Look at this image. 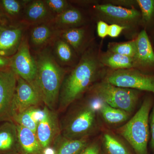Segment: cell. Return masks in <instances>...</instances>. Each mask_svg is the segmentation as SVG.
<instances>
[{
    "label": "cell",
    "mask_w": 154,
    "mask_h": 154,
    "mask_svg": "<svg viewBox=\"0 0 154 154\" xmlns=\"http://www.w3.org/2000/svg\"><path fill=\"white\" fill-rule=\"evenodd\" d=\"M99 55L93 46H89L80 57L78 63L69 70L61 88L60 110L66 109L94 85L104 67Z\"/></svg>",
    "instance_id": "1"
},
{
    "label": "cell",
    "mask_w": 154,
    "mask_h": 154,
    "mask_svg": "<svg viewBox=\"0 0 154 154\" xmlns=\"http://www.w3.org/2000/svg\"><path fill=\"white\" fill-rule=\"evenodd\" d=\"M37 66L36 85L45 106L54 110L59 101L64 78L70 69L60 66L54 59L50 46L31 52Z\"/></svg>",
    "instance_id": "2"
},
{
    "label": "cell",
    "mask_w": 154,
    "mask_h": 154,
    "mask_svg": "<svg viewBox=\"0 0 154 154\" xmlns=\"http://www.w3.org/2000/svg\"><path fill=\"white\" fill-rule=\"evenodd\" d=\"M152 106L151 98H145L135 114L117 129L118 133L129 143L136 154H148L149 116Z\"/></svg>",
    "instance_id": "3"
},
{
    "label": "cell",
    "mask_w": 154,
    "mask_h": 154,
    "mask_svg": "<svg viewBox=\"0 0 154 154\" xmlns=\"http://www.w3.org/2000/svg\"><path fill=\"white\" fill-rule=\"evenodd\" d=\"M90 90L94 99L130 113L134 110L139 97L137 90L117 87L104 81L94 84Z\"/></svg>",
    "instance_id": "4"
},
{
    "label": "cell",
    "mask_w": 154,
    "mask_h": 154,
    "mask_svg": "<svg viewBox=\"0 0 154 154\" xmlns=\"http://www.w3.org/2000/svg\"><path fill=\"white\" fill-rule=\"evenodd\" d=\"M94 102H89L74 112L63 129V136L69 139L88 138L97 129L96 108Z\"/></svg>",
    "instance_id": "5"
},
{
    "label": "cell",
    "mask_w": 154,
    "mask_h": 154,
    "mask_svg": "<svg viewBox=\"0 0 154 154\" xmlns=\"http://www.w3.org/2000/svg\"><path fill=\"white\" fill-rule=\"evenodd\" d=\"M103 81L117 87L154 94V75L146 74L137 69L111 71L106 74Z\"/></svg>",
    "instance_id": "6"
},
{
    "label": "cell",
    "mask_w": 154,
    "mask_h": 154,
    "mask_svg": "<svg viewBox=\"0 0 154 154\" xmlns=\"http://www.w3.org/2000/svg\"><path fill=\"white\" fill-rule=\"evenodd\" d=\"M10 68L17 76L25 80L38 91L36 83L37 66L28 43V30L17 52L11 57Z\"/></svg>",
    "instance_id": "7"
},
{
    "label": "cell",
    "mask_w": 154,
    "mask_h": 154,
    "mask_svg": "<svg viewBox=\"0 0 154 154\" xmlns=\"http://www.w3.org/2000/svg\"><path fill=\"white\" fill-rule=\"evenodd\" d=\"M94 12L100 20L123 26L130 30L137 24L141 14L134 8H127L107 3L93 5Z\"/></svg>",
    "instance_id": "8"
},
{
    "label": "cell",
    "mask_w": 154,
    "mask_h": 154,
    "mask_svg": "<svg viewBox=\"0 0 154 154\" xmlns=\"http://www.w3.org/2000/svg\"><path fill=\"white\" fill-rule=\"evenodd\" d=\"M42 102L41 96L36 88L25 80L17 76L11 117L13 114L22 113L30 107L37 106Z\"/></svg>",
    "instance_id": "9"
},
{
    "label": "cell",
    "mask_w": 154,
    "mask_h": 154,
    "mask_svg": "<svg viewBox=\"0 0 154 154\" xmlns=\"http://www.w3.org/2000/svg\"><path fill=\"white\" fill-rule=\"evenodd\" d=\"M28 28L22 23L10 26L0 25V56L10 57L14 55Z\"/></svg>",
    "instance_id": "10"
},
{
    "label": "cell",
    "mask_w": 154,
    "mask_h": 154,
    "mask_svg": "<svg viewBox=\"0 0 154 154\" xmlns=\"http://www.w3.org/2000/svg\"><path fill=\"white\" fill-rule=\"evenodd\" d=\"M43 109L44 116L38 123L36 134L40 145L44 149L50 146L60 136V129L57 113L45 106Z\"/></svg>",
    "instance_id": "11"
},
{
    "label": "cell",
    "mask_w": 154,
    "mask_h": 154,
    "mask_svg": "<svg viewBox=\"0 0 154 154\" xmlns=\"http://www.w3.org/2000/svg\"><path fill=\"white\" fill-rule=\"evenodd\" d=\"M28 35L30 51L35 53L50 46L59 36V31L51 22L29 27Z\"/></svg>",
    "instance_id": "12"
},
{
    "label": "cell",
    "mask_w": 154,
    "mask_h": 154,
    "mask_svg": "<svg viewBox=\"0 0 154 154\" xmlns=\"http://www.w3.org/2000/svg\"><path fill=\"white\" fill-rule=\"evenodd\" d=\"M17 82V76L11 68L0 69V116H11Z\"/></svg>",
    "instance_id": "13"
},
{
    "label": "cell",
    "mask_w": 154,
    "mask_h": 154,
    "mask_svg": "<svg viewBox=\"0 0 154 154\" xmlns=\"http://www.w3.org/2000/svg\"><path fill=\"white\" fill-rule=\"evenodd\" d=\"M44 0H29L25 7L21 23L28 27L49 23L54 19Z\"/></svg>",
    "instance_id": "14"
},
{
    "label": "cell",
    "mask_w": 154,
    "mask_h": 154,
    "mask_svg": "<svg viewBox=\"0 0 154 154\" xmlns=\"http://www.w3.org/2000/svg\"><path fill=\"white\" fill-rule=\"evenodd\" d=\"M54 59L60 66L67 69L74 67L79 57L66 42L58 36L50 46Z\"/></svg>",
    "instance_id": "15"
},
{
    "label": "cell",
    "mask_w": 154,
    "mask_h": 154,
    "mask_svg": "<svg viewBox=\"0 0 154 154\" xmlns=\"http://www.w3.org/2000/svg\"><path fill=\"white\" fill-rule=\"evenodd\" d=\"M59 36L72 47L79 57L90 46L89 32L87 25L59 31Z\"/></svg>",
    "instance_id": "16"
},
{
    "label": "cell",
    "mask_w": 154,
    "mask_h": 154,
    "mask_svg": "<svg viewBox=\"0 0 154 154\" xmlns=\"http://www.w3.org/2000/svg\"><path fill=\"white\" fill-rule=\"evenodd\" d=\"M135 40L136 51L134 58L136 69L154 67L153 49L146 30H142Z\"/></svg>",
    "instance_id": "17"
},
{
    "label": "cell",
    "mask_w": 154,
    "mask_h": 154,
    "mask_svg": "<svg viewBox=\"0 0 154 154\" xmlns=\"http://www.w3.org/2000/svg\"><path fill=\"white\" fill-rule=\"evenodd\" d=\"M51 23L59 31L85 26L87 20L80 9L71 6L63 13L56 16Z\"/></svg>",
    "instance_id": "18"
},
{
    "label": "cell",
    "mask_w": 154,
    "mask_h": 154,
    "mask_svg": "<svg viewBox=\"0 0 154 154\" xmlns=\"http://www.w3.org/2000/svg\"><path fill=\"white\" fill-rule=\"evenodd\" d=\"M17 125L18 150L20 154H42V148L36 134L28 128Z\"/></svg>",
    "instance_id": "19"
},
{
    "label": "cell",
    "mask_w": 154,
    "mask_h": 154,
    "mask_svg": "<svg viewBox=\"0 0 154 154\" xmlns=\"http://www.w3.org/2000/svg\"><path fill=\"white\" fill-rule=\"evenodd\" d=\"M19 152L17 125L6 122L0 125V152Z\"/></svg>",
    "instance_id": "20"
},
{
    "label": "cell",
    "mask_w": 154,
    "mask_h": 154,
    "mask_svg": "<svg viewBox=\"0 0 154 154\" xmlns=\"http://www.w3.org/2000/svg\"><path fill=\"white\" fill-rule=\"evenodd\" d=\"M99 58L103 66L108 67L112 70L136 69L134 57L120 55L107 51L99 54Z\"/></svg>",
    "instance_id": "21"
},
{
    "label": "cell",
    "mask_w": 154,
    "mask_h": 154,
    "mask_svg": "<svg viewBox=\"0 0 154 154\" xmlns=\"http://www.w3.org/2000/svg\"><path fill=\"white\" fill-rule=\"evenodd\" d=\"M44 109L33 107L22 113L13 114L11 116L16 124L28 128L36 134V128L39 122L43 118Z\"/></svg>",
    "instance_id": "22"
},
{
    "label": "cell",
    "mask_w": 154,
    "mask_h": 154,
    "mask_svg": "<svg viewBox=\"0 0 154 154\" xmlns=\"http://www.w3.org/2000/svg\"><path fill=\"white\" fill-rule=\"evenodd\" d=\"M99 113L107 124H121L127 121L129 118L130 113L125 110L111 107L105 102L99 100Z\"/></svg>",
    "instance_id": "23"
},
{
    "label": "cell",
    "mask_w": 154,
    "mask_h": 154,
    "mask_svg": "<svg viewBox=\"0 0 154 154\" xmlns=\"http://www.w3.org/2000/svg\"><path fill=\"white\" fill-rule=\"evenodd\" d=\"M58 139L56 154H79L89 143L88 138L72 140L60 135Z\"/></svg>",
    "instance_id": "24"
},
{
    "label": "cell",
    "mask_w": 154,
    "mask_h": 154,
    "mask_svg": "<svg viewBox=\"0 0 154 154\" xmlns=\"http://www.w3.org/2000/svg\"><path fill=\"white\" fill-rule=\"evenodd\" d=\"M29 0H2L0 6L4 14L16 23H21L25 7Z\"/></svg>",
    "instance_id": "25"
},
{
    "label": "cell",
    "mask_w": 154,
    "mask_h": 154,
    "mask_svg": "<svg viewBox=\"0 0 154 154\" xmlns=\"http://www.w3.org/2000/svg\"><path fill=\"white\" fill-rule=\"evenodd\" d=\"M102 144L107 154H131L126 146L119 139L110 133L102 136Z\"/></svg>",
    "instance_id": "26"
},
{
    "label": "cell",
    "mask_w": 154,
    "mask_h": 154,
    "mask_svg": "<svg viewBox=\"0 0 154 154\" xmlns=\"http://www.w3.org/2000/svg\"><path fill=\"white\" fill-rule=\"evenodd\" d=\"M107 51L120 55L134 58L136 51L135 39L126 42L109 43Z\"/></svg>",
    "instance_id": "27"
},
{
    "label": "cell",
    "mask_w": 154,
    "mask_h": 154,
    "mask_svg": "<svg viewBox=\"0 0 154 154\" xmlns=\"http://www.w3.org/2000/svg\"><path fill=\"white\" fill-rule=\"evenodd\" d=\"M141 13V17L143 23L148 24L154 17V0H137Z\"/></svg>",
    "instance_id": "28"
},
{
    "label": "cell",
    "mask_w": 154,
    "mask_h": 154,
    "mask_svg": "<svg viewBox=\"0 0 154 154\" xmlns=\"http://www.w3.org/2000/svg\"><path fill=\"white\" fill-rule=\"evenodd\" d=\"M45 2L55 17L61 14L71 6L66 0H44Z\"/></svg>",
    "instance_id": "29"
},
{
    "label": "cell",
    "mask_w": 154,
    "mask_h": 154,
    "mask_svg": "<svg viewBox=\"0 0 154 154\" xmlns=\"http://www.w3.org/2000/svg\"><path fill=\"white\" fill-rule=\"evenodd\" d=\"M79 154H102L101 147L97 142L89 143Z\"/></svg>",
    "instance_id": "30"
},
{
    "label": "cell",
    "mask_w": 154,
    "mask_h": 154,
    "mask_svg": "<svg viewBox=\"0 0 154 154\" xmlns=\"http://www.w3.org/2000/svg\"><path fill=\"white\" fill-rule=\"evenodd\" d=\"M125 30H126V29L123 26L116 24H111L109 26L108 36L112 38H116L118 37Z\"/></svg>",
    "instance_id": "31"
},
{
    "label": "cell",
    "mask_w": 154,
    "mask_h": 154,
    "mask_svg": "<svg viewBox=\"0 0 154 154\" xmlns=\"http://www.w3.org/2000/svg\"><path fill=\"white\" fill-rule=\"evenodd\" d=\"M109 26L106 22L100 20L97 23V31L98 36L101 38H104L108 36Z\"/></svg>",
    "instance_id": "32"
},
{
    "label": "cell",
    "mask_w": 154,
    "mask_h": 154,
    "mask_svg": "<svg viewBox=\"0 0 154 154\" xmlns=\"http://www.w3.org/2000/svg\"><path fill=\"white\" fill-rule=\"evenodd\" d=\"M149 125L151 133L150 147L154 154V105L149 116Z\"/></svg>",
    "instance_id": "33"
},
{
    "label": "cell",
    "mask_w": 154,
    "mask_h": 154,
    "mask_svg": "<svg viewBox=\"0 0 154 154\" xmlns=\"http://www.w3.org/2000/svg\"><path fill=\"white\" fill-rule=\"evenodd\" d=\"M107 3L112 4L114 5L119 6L123 8H127L128 7L130 8H134V5L136 3V2L134 1H127V0H122V1H109V2H107Z\"/></svg>",
    "instance_id": "34"
},
{
    "label": "cell",
    "mask_w": 154,
    "mask_h": 154,
    "mask_svg": "<svg viewBox=\"0 0 154 154\" xmlns=\"http://www.w3.org/2000/svg\"><path fill=\"white\" fill-rule=\"evenodd\" d=\"M11 57H6L0 56V69L10 67Z\"/></svg>",
    "instance_id": "35"
},
{
    "label": "cell",
    "mask_w": 154,
    "mask_h": 154,
    "mask_svg": "<svg viewBox=\"0 0 154 154\" xmlns=\"http://www.w3.org/2000/svg\"><path fill=\"white\" fill-rule=\"evenodd\" d=\"M42 154H56V150L55 149L48 147L43 150Z\"/></svg>",
    "instance_id": "36"
},
{
    "label": "cell",
    "mask_w": 154,
    "mask_h": 154,
    "mask_svg": "<svg viewBox=\"0 0 154 154\" xmlns=\"http://www.w3.org/2000/svg\"></svg>",
    "instance_id": "37"
}]
</instances>
